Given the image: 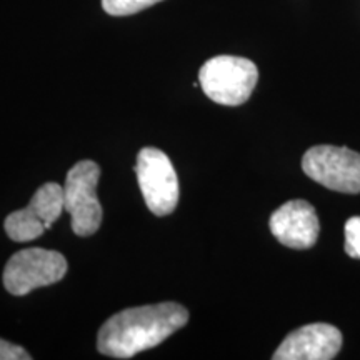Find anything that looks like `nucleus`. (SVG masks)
<instances>
[{
  "label": "nucleus",
  "instance_id": "obj_10",
  "mask_svg": "<svg viewBox=\"0 0 360 360\" xmlns=\"http://www.w3.org/2000/svg\"><path fill=\"white\" fill-rule=\"evenodd\" d=\"M162 0H102V7L109 15L124 17L143 11V8L155 6Z\"/></svg>",
  "mask_w": 360,
  "mask_h": 360
},
{
  "label": "nucleus",
  "instance_id": "obj_5",
  "mask_svg": "<svg viewBox=\"0 0 360 360\" xmlns=\"http://www.w3.org/2000/svg\"><path fill=\"white\" fill-rule=\"evenodd\" d=\"M139 187L152 214L165 217L172 214L179 202V179L172 162L155 147L139 152L135 164Z\"/></svg>",
  "mask_w": 360,
  "mask_h": 360
},
{
  "label": "nucleus",
  "instance_id": "obj_4",
  "mask_svg": "<svg viewBox=\"0 0 360 360\" xmlns=\"http://www.w3.org/2000/svg\"><path fill=\"white\" fill-rule=\"evenodd\" d=\"M67 260L60 252L47 249H24L13 254L4 270V285L8 294L22 297L39 287L62 281Z\"/></svg>",
  "mask_w": 360,
  "mask_h": 360
},
{
  "label": "nucleus",
  "instance_id": "obj_3",
  "mask_svg": "<svg viewBox=\"0 0 360 360\" xmlns=\"http://www.w3.org/2000/svg\"><path fill=\"white\" fill-rule=\"evenodd\" d=\"M101 167L92 160H82L69 170L64 186L65 210L70 214V225L80 237L94 236L102 224V205L97 199Z\"/></svg>",
  "mask_w": 360,
  "mask_h": 360
},
{
  "label": "nucleus",
  "instance_id": "obj_1",
  "mask_svg": "<svg viewBox=\"0 0 360 360\" xmlns=\"http://www.w3.org/2000/svg\"><path fill=\"white\" fill-rule=\"evenodd\" d=\"M188 322V310L175 302L125 309L101 327L98 352L114 359H130L167 340Z\"/></svg>",
  "mask_w": 360,
  "mask_h": 360
},
{
  "label": "nucleus",
  "instance_id": "obj_11",
  "mask_svg": "<svg viewBox=\"0 0 360 360\" xmlns=\"http://www.w3.org/2000/svg\"><path fill=\"white\" fill-rule=\"evenodd\" d=\"M345 254L352 259H360V217H350L344 225Z\"/></svg>",
  "mask_w": 360,
  "mask_h": 360
},
{
  "label": "nucleus",
  "instance_id": "obj_8",
  "mask_svg": "<svg viewBox=\"0 0 360 360\" xmlns=\"http://www.w3.org/2000/svg\"><path fill=\"white\" fill-rule=\"evenodd\" d=\"M269 227L282 245L297 250L314 247L321 232V222L314 205L302 199L289 200L278 207L270 215Z\"/></svg>",
  "mask_w": 360,
  "mask_h": 360
},
{
  "label": "nucleus",
  "instance_id": "obj_6",
  "mask_svg": "<svg viewBox=\"0 0 360 360\" xmlns=\"http://www.w3.org/2000/svg\"><path fill=\"white\" fill-rule=\"evenodd\" d=\"M302 170L328 191L360 192V154L349 147L315 146L302 157Z\"/></svg>",
  "mask_w": 360,
  "mask_h": 360
},
{
  "label": "nucleus",
  "instance_id": "obj_2",
  "mask_svg": "<svg viewBox=\"0 0 360 360\" xmlns=\"http://www.w3.org/2000/svg\"><path fill=\"white\" fill-rule=\"evenodd\" d=\"M257 80V65L244 57L217 56L207 60L199 72V82L205 96L222 105L245 103Z\"/></svg>",
  "mask_w": 360,
  "mask_h": 360
},
{
  "label": "nucleus",
  "instance_id": "obj_12",
  "mask_svg": "<svg viewBox=\"0 0 360 360\" xmlns=\"http://www.w3.org/2000/svg\"><path fill=\"white\" fill-rule=\"evenodd\" d=\"M30 359L32 357L27 354L25 349L0 339V360H30Z\"/></svg>",
  "mask_w": 360,
  "mask_h": 360
},
{
  "label": "nucleus",
  "instance_id": "obj_9",
  "mask_svg": "<svg viewBox=\"0 0 360 360\" xmlns=\"http://www.w3.org/2000/svg\"><path fill=\"white\" fill-rule=\"evenodd\" d=\"M342 332L330 323H309L290 332L278 345L274 360H330L342 349Z\"/></svg>",
  "mask_w": 360,
  "mask_h": 360
},
{
  "label": "nucleus",
  "instance_id": "obj_7",
  "mask_svg": "<svg viewBox=\"0 0 360 360\" xmlns=\"http://www.w3.org/2000/svg\"><path fill=\"white\" fill-rule=\"evenodd\" d=\"M62 210H65L64 188L56 182L44 184L25 209L7 215L4 227L12 240L30 242L49 231Z\"/></svg>",
  "mask_w": 360,
  "mask_h": 360
}]
</instances>
